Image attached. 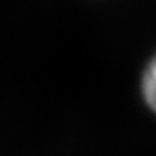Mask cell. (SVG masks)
Segmentation results:
<instances>
[{
  "label": "cell",
  "mask_w": 156,
  "mask_h": 156,
  "mask_svg": "<svg viewBox=\"0 0 156 156\" xmlns=\"http://www.w3.org/2000/svg\"><path fill=\"white\" fill-rule=\"evenodd\" d=\"M142 94L147 105L156 113V54L147 64L142 75Z\"/></svg>",
  "instance_id": "obj_1"
}]
</instances>
